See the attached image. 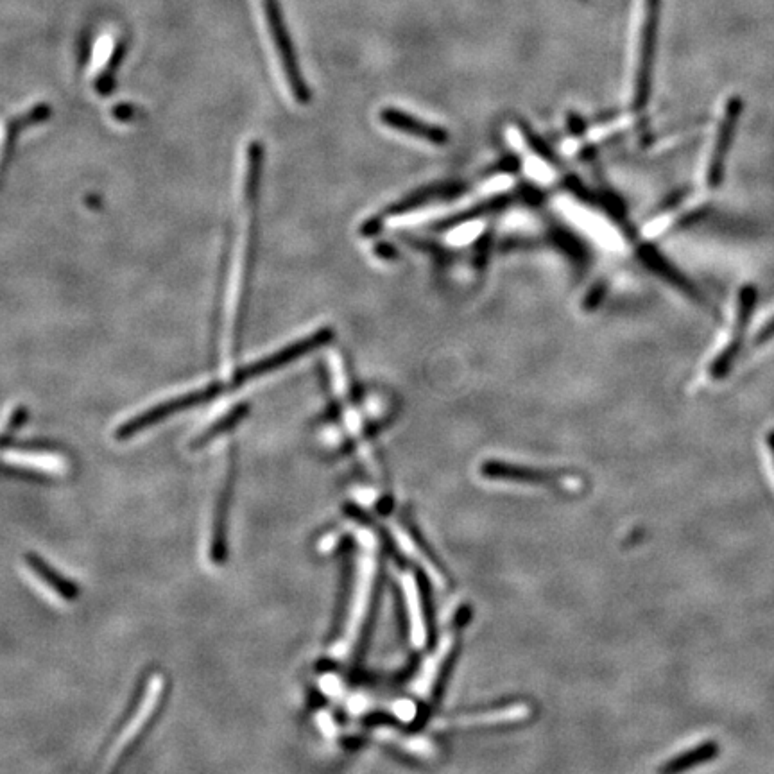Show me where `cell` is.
<instances>
[{
    "label": "cell",
    "mask_w": 774,
    "mask_h": 774,
    "mask_svg": "<svg viewBox=\"0 0 774 774\" xmlns=\"http://www.w3.org/2000/svg\"><path fill=\"white\" fill-rule=\"evenodd\" d=\"M402 588H404L407 613H409V622H411V637H413L416 647H423L425 642H427V624H425V613H423L420 590H418V585H416V581L411 576H404Z\"/></svg>",
    "instance_id": "cell-13"
},
{
    "label": "cell",
    "mask_w": 774,
    "mask_h": 774,
    "mask_svg": "<svg viewBox=\"0 0 774 774\" xmlns=\"http://www.w3.org/2000/svg\"><path fill=\"white\" fill-rule=\"evenodd\" d=\"M529 706L509 705L493 710H482L475 714L456 715L448 721H443V728H473V726H495V724H508L525 719L529 715Z\"/></svg>",
    "instance_id": "cell-12"
},
{
    "label": "cell",
    "mask_w": 774,
    "mask_h": 774,
    "mask_svg": "<svg viewBox=\"0 0 774 774\" xmlns=\"http://www.w3.org/2000/svg\"><path fill=\"white\" fill-rule=\"evenodd\" d=\"M165 683L160 676H155L149 687H147L146 697L138 705L137 712L133 714V721L126 726L119 740L115 742L112 757L110 760H122L128 755L131 749L135 748L138 740L146 733L147 726L153 723L158 706L162 705L164 697Z\"/></svg>",
    "instance_id": "cell-8"
},
{
    "label": "cell",
    "mask_w": 774,
    "mask_h": 774,
    "mask_svg": "<svg viewBox=\"0 0 774 774\" xmlns=\"http://www.w3.org/2000/svg\"><path fill=\"white\" fill-rule=\"evenodd\" d=\"M219 391H221L219 384H210V386L201 387V389H196L192 393H183V395L169 398V400H165L164 404L155 405V407L147 409L144 413L137 414L135 418H131L124 425H121L119 430H117V438H131V436H135V434L142 432L147 427H151V425L169 418L171 414L180 413V411L190 409L194 405L212 400L214 396L219 395Z\"/></svg>",
    "instance_id": "cell-5"
},
{
    "label": "cell",
    "mask_w": 774,
    "mask_h": 774,
    "mask_svg": "<svg viewBox=\"0 0 774 774\" xmlns=\"http://www.w3.org/2000/svg\"><path fill=\"white\" fill-rule=\"evenodd\" d=\"M233 481H235V461L230 463V468L224 477L223 488L219 493V502L214 515V527H212V542H210V558L217 565L223 563L226 558V524H228V511L232 500Z\"/></svg>",
    "instance_id": "cell-11"
},
{
    "label": "cell",
    "mask_w": 774,
    "mask_h": 774,
    "mask_svg": "<svg viewBox=\"0 0 774 774\" xmlns=\"http://www.w3.org/2000/svg\"><path fill=\"white\" fill-rule=\"evenodd\" d=\"M658 15H660V0H640L637 49H635V76H633V106H635V110L645 108L649 103V95H651Z\"/></svg>",
    "instance_id": "cell-2"
},
{
    "label": "cell",
    "mask_w": 774,
    "mask_h": 774,
    "mask_svg": "<svg viewBox=\"0 0 774 774\" xmlns=\"http://www.w3.org/2000/svg\"><path fill=\"white\" fill-rule=\"evenodd\" d=\"M774 337V316L767 321L764 327L760 328L757 337H755V346H764Z\"/></svg>",
    "instance_id": "cell-19"
},
{
    "label": "cell",
    "mask_w": 774,
    "mask_h": 774,
    "mask_svg": "<svg viewBox=\"0 0 774 774\" xmlns=\"http://www.w3.org/2000/svg\"><path fill=\"white\" fill-rule=\"evenodd\" d=\"M380 121H382V124L389 126V128L395 129V131H400V133L409 135V137L420 138V140L430 142L434 146L447 144L448 135L445 129L422 121V119L411 117V113L402 112V110H396V108H384L380 112Z\"/></svg>",
    "instance_id": "cell-10"
},
{
    "label": "cell",
    "mask_w": 774,
    "mask_h": 774,
    "mask_svg": "<svg viewBox=\"0 0 774 774\" xmlns=\"http://www.w3.org/2000/svg\"><path fill=\"white\" fill-rule=\"evenodd\" d=\"M740 113H742V99L739 95H731L724 104L723 117L717 126L714 146H712V151L708 156V164H706V185L710 189H717L723 183L726 158H728L731 142H733L735 131H737Z\"/></svg>",
    "instance_id": "cell-6"
},
{
    "label": "cell",
    "mask_w": 774,
    "mask_h": 774,
    "mask_svg": "<svg viewBox=\"0 0 774 774\" xmlns=\"http://www.w3.org/2000/svg\"><path fill=\"white\" fill-rule=\"evenodd\" d=\"M375 551L371 543H366V549L359 558V570H357V585L353 592L352 606L348 613V620L344 626L343 637L337 642L336 651L341 656H346L353 651V647L361 640L362 629L368 620L371 601H373V588H375V576H377V561Z\"/></svg>",
    "instance_id": "cell-3"
},
{
    "label": "cell",
    "mask_w": 774,
    "mask_h": 774,
    "mask_svg": "<svg viewBox=\"0 0 774 774\" xmlns=\"http://www.w3.org/2000/svg\"><path fill=\"white\" fill-rule=\"evenodd\" d=\"M757 298L758 293L755 285H744L740 289L731 334L728 337V341L721 348V352L715 355L714 361H712L710 368H708L710 379L723 380L728 377V373H730L733 364H735L737 357H739L742 341H744V336L748 332L751 316H753V310H755V305H757Z\"/></svg>",
    "instance_id": "cell-4"
},
{
    "label": "cell",
    "mask_w": 774,
    "mask_h": 774,
    "mask_svg": "<svg viewBox=\"0 0 774 774\" xmlns=\"http://www.w3.org/2000/svg\"><path fill=\"white\" fill-rule=\"evenodd\" d=\"M246 411H248V405L241 404L237 405V407H233L232 411L228 414H224L219 422L212 423L203 434H199L198 438L192 441V447H205L212 439L221 436L224 430L232 429L233 425H237V423L241 422L242 416L246 414Z\"/></svg>",
    "instance_id": "cell-18"
},
{
    "label": "cell",
    "mask_w": 774,
    "mask_h": 774,
    "mask_svg": "<svg viewBox=\"0 0 774 774\" xmlns=\"http://www.w3.org/2000/svg\"><path fill=\"white\" fill-rule=\"evenodd\" d=\"M482 475L493 481L520 482V484H538V486H551L556 490L574 491L581 484L574 475L567 473L545 472L527 466L509 465V463H495L490 461L482 466Z\"/></svg>",
    "instance_id": "cell-9"
},
{
    "label": "cell",
    "mask_w": 774,
    "mask_h": 774,
    "mask_svg": "<svg viewBox=\"0 0 774 774\" xmlns=\"http://www.w3.org/2000/svg\"><path fill=\"white\" fill-rule=\"evenodd\" d=\"M332 336H334L332 328H321V330L310 334V336L298 339L296 343L289 344V346H285L282 350L271 353V355H267L264 359H260V361L253 362L250 366L242 368L237 373V377H235V384H244L248 380L257 379V377L267 375V373H271L273 370H278V368H282L285 364L300 359L301 355H305V353L312 352V350H316L319 346L327 344L332 339Z\"/></svg>",
    "instance_id": "cell-7"
},
{
    "label": "cell",
    "mask_w": 774,
    "mask_h": 774,
    "mask_svg": "<svg viewBox=\"0 0 774 774\" xmlns=\"http://www.w3.org/2000/svg\"><path fill=\"white\" fill-rule=\"evenodd\" d=\"M251 4L255 9L258 24L266 36L269 51L275 58L276 67L280 69V74L284 76L289 92L298 103H307L309 90L300 76V70H298L296 60H294L289 38L285 36L284 26L280 20V11L276 8L275 0H251Z\"/></svg>",
    "instance_id": "cell-1"
},
{
    "label": "cell",
    "mask_w": 774,
    "mask_h": 774,
    "mask_svg": "<svg viewBox=\"0 0 774 774\" xmlns=\"http://www.w3.org/2000/svg\"><path fill=\"white\" fill-rule=\"evenodd\" d=\"M642 258L647 262V266L651 267L653 271H656L658 275H662L665 280H669L671 284L676 285L683 293L692 296V298L699 301V303H705V301H701V296H699L696 289L692 287V284L687 282V280H685V278H683L669 262H665L660 253H656L653 248H644V251H642Z\"/></svg>",
    "instance_id": "cell-16"
},
{
    "label": "cell",
    "mask_w": 774,
    "mask_h": 774,
    "mask_svg": "<svg viewBox=\"0 0 774 774\" xmlns=\"http://www.w3.org/2000/svg\"><path fill=\"white\" fill-rule=\"evenodd\" d=\"M767 447H769V450H771V454H773V461H774V429L767 434Z\"/></svg>",
    "instance_id": "cell-20"
},
{
    "label": "cell",
    "mask_w": 774,
    "mask_h": 774,
    "mask_svg": "<svg viewBox=\"0 0 774 774\" xmlns=\"http://www.w3.org/2000/svg\"><path fill=\"white\" fill-rule=\"evenodd\" d=\"M26 563L35 572L36 577L42 579L43 583L51 588L52 592H56L67 601H72L78 597V586L69 581L67 577L61 576L60 572H56L45 559L36 556V554H26Z\"/></svg>",
    "instance_id": "cell-14"
},
{
    "label": "cell",
    "mask_w": 774,
    "mask_h": 774,
    "mask_svg": "<svg viewBox=\"0 0 774 774\" xmlns=\"http://www.w3.org/2000/svg\"><path fill=\"white\" fill-rule=\"evenodd\" d=\"M452 645H454V642H452L450 638H447V640L441 644V647H439L436 656H434V658L430 660L429 665L423 669L422 676H420L418 685H416L418 692H420L422 696H429V694H432V690L436 688V683L439 681L441 672L445 669V663H447L448 656L452 653Z\"/></svg>",
    "instance_id": "cell-17"
},
{
    "label": "cell",
    "mask_w": 774,
    "mask_h": 774,
    "mask_svg": "<svg viewBox=\"0 0 774 774\" xmlns=\"http://www.w3.org/2000/svg\"><path fill=\"white\" fill-rule=\"evenodd\" d=\"M721 748L715 740H706L703 744H699L697 748L688 749L685 753H681L678 757L671 758L665 766L660 767L662 773H681V771H688V769H694L697 766H703L712 762L715 757H719Z\"/></svg>",
    "instance_id": "cell-15"
}]
</instances>
